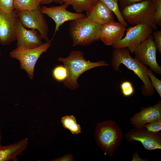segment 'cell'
<instances>
[{"mask_svg":"<svg viewBox=\"0 0 161 161\" xmlns=\"http://www.w3.org/2000/svg\"><path fill=\"white\" fill-rule=\"evenodd\" d=\"M58 59L63 63L68 71V77L63 82L64 84L65 87L72 90L79 87L78 79L83 73L94 68L109 65L104 60L96 62L86 60L84 58L83 53L79 50H73L66 57H59Z\"/></svg>","mask_w":161,"mask_h":161,"instance_id":"cell-1","label":"cell"},{"mask_svg":"<svg viewBox=\"0 0 161 161\" xmlns=\"http://www.w3.org/2000/svg\"><path fill=\"white\" fill-rule=\"evenodd\" d=\"M121 64L132 71L142 81L143 85L141 90L143 95L150 97L154 95V89L146 74L148 69L147 66L143 65L134 58L132 57L127 48L114 49L113 51L111 61L112 68L115 71H118Z\"/></svg>","mask_w":161,"mask_h":161,"instance_id":"cell-2","label":"cell"},{"mask_svg":"<svg viewBox=\"0 0 161 161\" xmlns=\"http://www.w3.org/2000/svg\"><path fill=\"white\" fill-rule=\"evenodd\" d=\"M123 137L122 129L114 121L99 122L95 126V137L97 145L111 157L121 144Z\"/></svg>","mask_w":161,"mask_h":161,"instance_id":"cell-3","label":"cell"},{"mask_svg":"<svg viewBox=\"0 0 161 161\" xmlns=\"http://www.w3.org/2000/svg\"><path fill=\"white\" fill-rule=\"evenodd\" d=\"M120 10L125 21L132 26L143 24L153 30L157 29L154 20L156 8L154 0H143L121 7Z\"/></svg>","mask_w":161,"mask_h":161,"instance_id":"cell-4","label":"cell"},{"mask_svg":"<svg viewBox=\"0 0 161 161\" xmlns=\"http://www.w3.org/2000/svg\"><path fill=\"white\" fill-rule=\"evenodd\" d=\"M101 25L86 17L71 21L69 28L74 47L87 46L100 40Z\"/></svg>","mask_w":161,"mask_h":161,"instance_id":"cell-5","label":"cell"},{"mask_svg":"<svg viewBox=\"0 0 161 161\" xmlns=\"http://www.w3.org/2000/svg\"><path fill=\"white\" fill-rule=\"evenodd\" d=\"M52 40L33 48L17 47L10 52L9 56L19 61L20 68L26 71L30 79H32L36 63L41 55L49 48Z\"/></svg>","mask_w":161,"mask_h":161,"instance_id":"cell-6","label":"cell"},{"mask_svg":"<svg viewBox=\"0 0 161 161\" xmlns=\"http://www.w3.org/2000/svg\"><path fill=\"white\" fill-rule=\"evenodd\" d=\"M126 30L125 36L112 47L114 49L127 48L130 52L133 53L140 44L152 34L153 29L145 24H140Z\"/></svg>","mask_w":161,"mask_h":161,"instance_id":"cell-7","label":"cell"},{"mask_svg":"<svg viewBox=\"0 0 161 161\" xmlns=\"http://www.w3.org/2000/svg\"><path fill=\"white\" fill-rule=\"evenodd\" d=\"M18 17L27 28L36 30L46 41H50L48 37L49 27L42 13L40 5L33 10H15Z\"/></svg>","mask_w":161,"mask_h":161,"instance_id":"cell-8","label":"cell"},{"mask_svg":"<svg viewBox=\"0 0 161 161\" xmlns=\"http://www.w3.org/2000/svg\"><path fill=\"white\" fill-rule=\"evenodd\" d=\"M157 49L152 34L150 35L135 49L134 58L144 65L148 66L151 69L158 74H161V67L157 62Z\"/></svg>","mask_w":161,"mask_h":161,"instance_id":"cell-9","label":"cell"},{"mask_svg":"<svg viewBox=\"0 0 161 161\" xmlns=\"http://www.w3.org/2000/svg\"><path fill=\"white\" fill-rule=\"evenodd\" d=\"M127 141L130 143L140 142L147 150L161 149V133L148 131L144 128H135L130 129L125 134Z\"/></svg>","mask_w":161,"mask_h":161,"instance_id":"cell-10","label":"cell"},{"mask_svg":"<svg viewBox=\"0 0 161 161\" xmlns=\"http://www.w3.org/2000/svg\"><path fill=\"white\" fill-rule=\"evenodd\" d=\"M68 7L64 3L59 6L49 7L43 6L41 7L42 13L52 18L55 23L54 36L59 30L60 26L65 22L86 17L82 13H73L67 10L66 9Z\"/></svg>","mask_w":161,"mask_h":161,"instance_id":"cell-11","label":"cell"},{"mask_svg":"<svg viewBox=\"0 0 161 161\" xmlns=\"http://www.w3.org/2000/svg\"><path fill=\"white\" fill-rule=\"evenodd\" d=\"M15 33L17 47L33 48L43 43L42 37L38 31L27 29L23 25L18 17L16 23Z\"/></svg>","mask_w":161,"mask_h":161,"instance_id":"cell-12","label":"cell"},{"mask_svg":"<svg viewBox=\"0 0 161 161\" xmlns=\"http://www.w3.org/2000/svg\"><path fill=\"white\" fill-rule=\"evenodd\" d=\"M17 18L15 10L9 13L0 10V43L3 45L16 41L15 27Z\"/></svg>","mask_w":161,"mask_h":161,"instance_id":"cell-13","label":"cell"},{"mask_svg":"<svg viewBox=\"0 0 161 161\" xmlns=\"http://www.w3.org/2000/svg\"><path fill=\"white\" fill-rule=\"evenodd\" d=\"M161 119V101L153 106L143 107L130 118V124L135 128H144L148 123Z\"/></svg>","mask_w":161,"mask_h":161,"instance_id":"cell-14","label":"cell"},{"mask_svg":"<svg viewBox=\"0 0 161 161\" xmlns=\"http://www.w3.org/2000/svg\"><path fill=\"white\" fill-rule=\"evenodd\" d=\"M86 17L100 25L114 21V14L100 0H95L86 10Z\"/></svg>","mask_w":161,"mask_h":161,"instance_id":"cell-15","label":"cell"},{"mask_svg":"<svg viewBox=\"0 0 161 161\" xmlns=\"http://www.w3.org/2000/svg\"><path fill=\"white\" fill-rule=\"evenodd\" d=\"M126 30L125 27L114 21L102 25L100 40L105 45L112 46L123 38Z\"/></svg>","mask_w":161,"mask_h":161,"instance_id":"cell-16","label":"cell"},{"mask_svg":"<svg viewBox=\"0 0 161 161\" xmlns=\"http://www.w3.org/2000/svg\"><path fill=\"white\" fill-rule=\"evenodd\" d=\"M28 139L25 138L17 143L0 147V161H7L15 159L27 148Z\"/></svg>","mask_w":161,"mask_h":161,"instance_id":"cell-17","label":"cell"},{"mask_svg":"<svg viewBox=\"0 0 161 161\" xmlns=\"http://www.w3.org/2000/svg\"><path fill=\"white\" fill-rule=\"evenodd\" d=\"M15 10H34L38 8L40 4L39 0H14Z\"/></svg>","mask_w":161,"mask_h":161,"instance_id":"cell-18","label":"cell"},{"mask_svg":"<svg viewBox=\"0 0 161 161\" xmlns=\"http://www.w3.org/2000/svg\"><path fill=\"white\" fill-rule=\"evenodd\" d=\"M95 0H64V3L67 6L71 5L77 13L86 11L87 8Z\"/></svg>","mask_w":161,"mask_h":161,"instance_id":"cell-19","label":"cell"},{"mask_svg":"<svg viewBox=\"0 0 161 161\" xmlns=\"http://www.w3.org/2000/svg\"><path fill=\"white\" fill-rule=\"evenodd\" d=\"M104 3L106 6L117 17L119 22L126 28L128 26V23L123 17L119 9L118 4V0H100Z\"/></svg>","mask_w":161,"mask_h":161,"instance_id":"cell-20","label":"cell"},{"mask_svg":"<svg viewBox=\"0 0 161 161\" xmlns=\"http://www.w3.org/2000/svg\"><path fill=\"white\" fill-rule=\"evenodd\" d=\"M52 74L54 78L57 81L64 82L67 79L68 73L67 69L64 65H58L53 69Z\"/></svg>","mask_w":161,"mask_h":161,"instance_id":"cell-21","label":"cell"},{"mask_svg":"<svg viewBox=\"0 0 161 161\" xmlns=\"http://www.w3.org/2000/svg\"><path fill=\"white\" fill-rule=\"evenodd\" d=\"M146 74L151 80L152 86L161 97V80L155 76L151 69H148Z\"/></svg>","mask_w":161,"mask_h":161,"instance_id":"cell-22","label":"cell"},{"mask_svg":"<svg viewBox=\"0 0 161 161\" xmlns=\"http://www.w3.org/2000/svg\"><path fill=\"white\" fill-rule=\"evenodd\" d=\"M120 87L122 93L125 97L130 96L134 93V88L131 83L129 81L123 82L120 84Z\"/></svg>","mask_w":161,"mask_h":161,"instance_id":"cell-23","label":"cell"},{"mask_svg":"<svg viewBox=\"0 0 161 161\" xmlns=\"http://www.w3.org/2000/svg\"><path fill=\"white\" fill-rule=\"evenodd\" d=\"M0 10L7 13L15 10L14 0H0Z\"/></svg>","mask_w":161,"mask_h":161,"instance_id":"cell-24","label":"cell"},{"mask_svg":"<svg viewBox=\"0 0 161 161\" xmlns=\"http://www.w3.org/2000/svg\"><path fill=\"white\" fill-rule=\"evenodd\" d=\"M144 127L152 132H158L161 130V119L146 123L144 125Z\"/></svg>","mask_w":161,"mask_h":161,"instance_id":"cell-25","label":"cell"},{"mask_svg":"<svg viewBox=\"0 0 161 161\" xmlns=\"http://www.w3.org/2000/svg\"><path fill=\"white\" fill-rule=\"evenodd\" d=\"M155 4L156 12L154 20L157 25L161 27V0H154Z\"/></svg>","mask_w":161,"mask_h":161,"instance_id":"cell-26","label":"cell"},{"mask_svg":"<svg viewBox=\"0 0 161 161\" xmlns=\"http://www.w3.org/2000/svg\"><path fill=\"white\" fill-rule=\"evenodd\" d=\"M61 123L64 128L68 129L69 128L72 124L77 123V121L75 116L72 115H66L62 117L61 119Z\"/></svg>","mask_w":161,"mask_h":161,"instance_id":"cell-27","label":"cell"},{"mask_svg":"<svg viewBox=\"0 0 161 161\" xmlns=\"http://www.w3.org/2000/svg\"><path fill=\"white\" fill-rule=\"evenodd\" d=\"M154 44L159 53H161V30H155L152 33Z\"/></svg>","mask_w":161,"mask_h":161,"instance_id":"cell-28","label":"cell"},{"mask_svg":"<svg viewBox=\"0 0 161 161\" xmlns=\"http://www.w3.org/2000/svg\"><path fill=\"white\" fill-rule=\"evenodd\" d=\"M81 128L79 124L76 123L72 124L69 128V130L73 134H78L81 132Z\"/></svg>","mask_w":161,"mask_h":161,"instance_id":"cell-29","label":"cell"},{"mask_svg":"<svg viewBox=\"0 0 161 161\" xmlns=\"http://www.w3.org/2000/svg\"><path fill=\"white\" fill-rule=\"evenodd\" d=\"M143 0H118L121 7H125L132 4L139 2Z\"/></svg>","mask_w":161,"mask_h":161,"instance_id":"cell-30","label":"cell"},{"mask_svg":"<svg viewBox=\"0 0 161 161\" xmlns=\"http://www.w3.org/2000/svg\"><path fill=\"white\" fill-rule=\"evenodd\" d=\"M55 161H75L72 154H67L63 156L52 160Z\"/></svg>","mask_w":161,"mask_h":161,"instance_id":"cell-31","label":"cell"},{"mask_svg":"<svg viewBox=\"0 0 161 161\" xmlns=\"http://www.w3.org/2000/svg\"><path fill=\"white\" fill-rule=\"evenodd\" d=\"M40 4H49L53 1V0H39Z\"/></svg>","mask_w":161,"mask_h":161,"instance_id":"cell-32","label":"cell"},{"mask_svg":"<svg viewBox=\"0 0 161 161\" xmlns=\"http://www.w3.org/2000/svg\"><path fill=\"white\" fill-rule=\"evenodd\" d=\"M53 1L60 4L64 3V0H53Z\"/></svg>","mask_w":161,"mask_h":161,"instance_id":"cell-33","label":"cell"},{"mask_svg":"<svg viewBox=\"0 0 161 161\" xmlns=\"http://www.w3.org/2000/svg\"><path fill=\"white\" fill-rule=\"evenodd\" d=\"M1 140H2V135H1V132L0 130V147L2 145L1 143Z\"/></svg>","mask_w":161,"mask_h":161,"instance_id":"cell-34","label":"cell"},{"mask_svg":"<svg viewBox=\"0 0 161 161\" xmlns=\"http://www.w3.org/2000/svg\"><path fill=\"white\" fill-rule=\"evenodd\" d=\"M0 55H1V53H0Z\"/></svg>","mask_w":161,"mask_h":161,"instance_id":"cell-35","label":"cell"}]
</instances>
